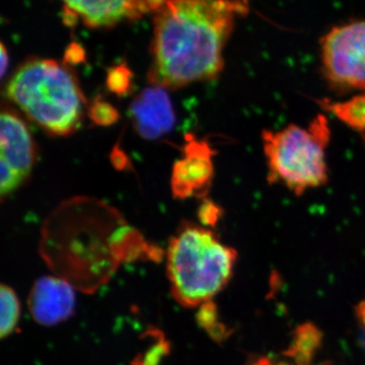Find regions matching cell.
I'll use <instances>...</instances> for the list:
<instances>
[{"mask_svg":"<svg viewBox=\"0 0 365 365\" xmlns=\"http://www.w3.org/2000/svg\"><path fill=\"white\" fill-rule=\"evenodd\" d=\"M244 11L228 0H163L155 11L153 86L176 90L217 78L235 14Z\"/></svg>","mask_w":365,"mask_h":365,"instance_id":"cell-1","label":"cell"},{"mask_svg":"<svg viewBox=\"0 0 365 365\" xmlns=\"http://www.w3.org/2000/svg\"><path fill=\"white\" fill-rule=\"evenodd\" d=\"M6 95L29 119L55 135L78 128L86 98L73 72L52 59L26 62L9 79Z\"/></svg>","mask_w":365,"mask_h":365,"instance_id":"cell-2","label":"cell"},{"mask_svg":"<svg viewBox=\"0 0 365 365\" xmlns=\"http://www.w3.org/2000/svg\"><path fill=\"white\" fill-rule=\"evenodd\" d=\"M237 251L215 232L187 225L170 240L168 276L175 299L186 307L201 306L222 290L232 275Z\"/></svg>","mask_w":365,"mask_h":365,"instance_id":"cell-3","label":"cell"},{"mask_svg":"<svg viewBox=\"0 0 365 365\" xmlns=\"http://www.w3.org/2000/svg\"><path fill=\"white\" fill-rule=\"evenodd\" d=\"M269 184H282L297 196L329 181L326 150L331 130L325 115L307 127L290 124L280 130L262 131Z\"/></svg>","mask_w":365,"mask_h":365,"instance_id":"cell-4","label":"cell"},{"mask_svg":"<svg viewBox=\"0 0 365 365\" xmlns=\"http://www.w3.org/2000/svg\"><path fill=\"white\" fill-rule=\"evenodd\" d=\"M324 76L341 93L365 91V21L335 26L321 42Z\"/></svg>","mask_w":365,"mask_h":365,"instance_id":"cell-5","label":"cell"},{"mask_svg":"<svg viewBox=\"0 0 365 365\" xmlns=\"http://www.w3.org/2000/svg\"><path fill=\"white\" fill-rule=\"evenodd\" d=\"M0 194L6 197L25 181L36 160V146L25 122L11 110L0 119Z\"/></svg>","mask_w":365,"mask_h":365,"instance_id":"cell-6","label":"cell"},{"mask_svg":"<svg viewBox=\"0 0 365 365\" xmlns=\"http://www.w3.org/2000/svg\"><path fill=\"white\" fill-rule=\"evenodd\" d=\"M184 151V158L175 163L173 169V194L180 199L202 196L212 181V150L205 141L188 138Z\"/></svg>","mask_w":365,"mask_h":365,"instance_id":"cell-7","label":"cell"},{"mask_svg":"<svg viewBox=\"0 0 365 365\" xmlns=\"http://www.w3.org/2000/svg\"><path fill=\"white\" fill-rule=\"evenodd\" d=\"M76 307V294L67 281L45 276L36 281L29 297V309L40 325L53 326L71 318Z\"/></svg>","mask_w":365,"mask_h":365,"instance_id":"cell-8","label":"cell"},{"mask_svg":"<svg viewBox=\"0 0 365 365\" xmlns=\"http://www.w3.org/2000/svg\"><path fill=\"white\" fill-rule=\"evenodd\" d=\"M130 117L139 135L157 139L167 134L175 124V113L165 88H145L132 102Z\"/></svg>","mask_w":365,"mask_h":365,"instance_id":"cell-9","label":"cell"},{"mask_svg":"<svg viewBox=\"0 0 365 365\" xmlns=\"http://www.w3.org/2000/svg\"><path fill=\"white\" fill-rule=\"evenodd\" d=\"M67 9L93 28L116 25L150 11L148 0H63Z\"/></svg>","mask_w":365,"mask_h":365,"instance_id":"cell-10","label":"cell"},{"mask_svg":"<svg viewBox=\"0 0 365 365\" xmlns=\"http://www.w3.org/2000/svg\"><path fill=\"white\" fill-rule=\"evenodd\" d=\"M323 337V332L314 324H302L295 329L292 345L284 355L292 357L297 365H311Z\"/></svg>","mask_w":365,"mask_h":365,"instance_id":"cell-11","label":"cell"},{"mask_svg":"<svg viewBox=\"0 0 365 365\" xmlns=\"http://www.w3.org/2000/svg\"><path fill=\"white\" fill-rule=\"evenodd\" d=\"M319 103L324 109L333 113L341 122L352 130L359 132L365 139V93L355 96L344 102L323 100Z\"/></svg>","mask_w":365,"mask_h":365,"instance_id":"cell-12","label":"cell"},{"mask_svg":"<svg viewBox=\"0 0 365 365\" xmlns=\"http://www.w3.org/2000/svg\"><path fill=\"white\" fill-rule=\"evenodd\" d=\"M0 336L6 338L16 330L21 316V304L13 288L2 284L0 289Z\"/></svg>","mask_w":365,"mask_h":365,"instance_id":"cell-13","label":"cell"},{"mask_svg":"<svg viewBox=\"0 0 365 365\" xmlns=\"http://www.w3.org/2000/svg\"><path fill=\"white\" fill-rule=\"evenodd\" d=\"M90 117L96 124L108 126V125L115 123L119 115L111 104L98 98H96L93 104L91 105Z\"/></svg>","mask_w":365,"mask_h":365,"instance_id":"cell-14","label":"cell"},{"mask_svg":"<svg viewBox=\"0 0 365 365\" xmlns=\"http://www.w3.org/2000/svg\"><path fill=\"white\" fill-rule=\"evenodd\" d=\"M131 73L127 67L115 66L108 73L107 85L113 93L123 95L131 85Z\"/></svg>","mask_w":365,"mask_h":365,"instance_id":"cell-15","label":"cell"},{"mask_svg":"<svg viewBox=\"0 0 365 365\" xmlns=\"http://www.w3.org/2000/svg\"><path fill=\"white\" fill-rule=\"evenodd\" d=\"M217 317V307L209 300L205 304H201L199 313L197 314V319L200 326L208 331L218 323Z\"/></svg>","mask_w":365,"mask_h":365,"instance_id":"cell-16","label":"cell"},{"mask_svg":"<svg viewBox=\"0 0 365 365\" xmlns=\"http://www.w3.org/2000/svg\"><path fill=\"white\" fill-rule=\"evenodd\" d=\"M199 218L203 225H215L217 220H220V207L212 202H205L199 210Z\"/></svg>","mask_w":365,"mask_h":365,"instance_id":"cell-17","label":"cell"},{"mask_svg":"<svg viewBox=\"0 0 365 365\" xmlns=\"http://www.w3.org/2000/svg\"><path fill=\"white\" fill-rule=\"evenodd\" d=\"M207 332L210 334L211 338L213 340L218 341V342H222V341L227 339L228 336L227 327L220 323L216 324Z\"/></svg>","mask_w":365,"mask_h":365,"instance_id":"cell-18","label":"cell"},{"mask_svg":"<svg viewBox=\"0 0 365 365\" xmlns=\"http://www.w3.org/2000/svg\"><path fill=\"white\" fill-rule=\"evenodd\" d=\"M83 58V50L78 45L72 44L71 47H69L68 50H67V61L76 63V62H81Z\"/></svg>","mask_w":365,"mask_h":365,"instance_id":"cell-19","label":"cell"},{"mask_svg":"<svg viewBox=\"0 0 365 365\" xmlns=\"http://www.w3.org/2000/svg\"><path fill=\"white\" fill-rule=\"evenodd\" d=\"M355 311H356V317L357 319H359L360 325L364 327L365 331V299L357 304Z\"/></svg>","mask_w":365,"mask_h":365,"instance_id":"cell-20","label":"cell"},{"mask_svg":"<svg viewBox=\"0 0 365 365\" xmlns=\"http://www.w3.org/2000/svg\"><path fill=\"white\" fill-rule=\"evenodd\" d=\"M7 64H9V57L4 45H1V76H6Z\"/></svg>","mask_w":365,"mask_h":365,"instance_id":"cell-21","label":"cell"},{"mask_svg":"<svg viewBox=\"0 0 365 365\" xmlns=\"http://www.w3.org/2000/svg\"><path fill=\"white\" fill-rule=\"evenodd\" d=\"M252 365H272V364H271L270 359H267V357H261V359L257 360Z\"/></svg>","mask_w":365,"mask_h":365,"instance_id":"cell-22","label":"cell"},{"mask_svg":"<svg viewBox=\"0 0 365 365\" xmlns=\"http://www.w3.org/2000/svg\"><path fill=\"white\" fill-rule=\"evenodd\" d=\"M228 1L232 2V4H237V6H240L246 9L245 6V4H246L247 0H228Z\"/></svg>","mask_w":365,"mask_h":365,"instance_id":"cell-23","label":"cell"}]
</instances>
